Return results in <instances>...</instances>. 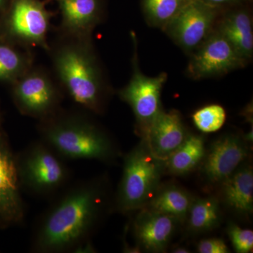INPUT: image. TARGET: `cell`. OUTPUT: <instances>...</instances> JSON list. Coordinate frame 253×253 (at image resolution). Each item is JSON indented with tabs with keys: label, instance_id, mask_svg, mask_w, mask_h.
I'll list each match as a JSON object with an SVG mask.
<instances>
[{
	"label": "cell",
	"instance_id": "obj_11",
	"mask_svg": "<svg viewBox=\"0 0 253 253\" xmlns=\"http://www.w3.org/2000/svg\"><path fill=\"white\" fill-rule=\"evenodd\" d=\"M218 9L200 0H189L164 29L186 51H194L212 33Z\"/></svg>",
	"mask_w": 253,
	"mask_h": 253
},
{
	"label": "cell",
	"instance_id": "obj_6",
	"mask_svg": "<svg viewBox=\"0 0 253 253\" xmlns=\"http://www.w3.org/2000/svg\"><path fill=\"white\" fill-rule=\"evenodd\" d=\"M51 16L41 0H9L0 39L22 47L39 46L49 51Z\"/></svg>",
	"mask_w": 253,
	"mask_h": 253
},
{
	"label": "cell",
	"instance_id": "obj_24",
	"mask_svg": "<svg viewBox=\"0 0 253 253\" xmlns=\"http://www.w3.org/2000/svg\"><path fill=\"white\" fill-rule=\"evenodd\" d=\"M227 234L236 253H249L253 250V232L250 229H244L235 224H229Z\"/></svg>",
	"mask_w": 253,
	"mask_h": 253
},
{
	"label": "cell",
	"instance_id": "obj_23",
	"mask_svg": "<svg viewBox=\"0 0 253 253\" xmlns=\"http://www.w3.org/2000/svg\"><path fill=\"white\" fill-rule=\"evenodd\" d=\"M226 118L225 110L217 104L201 108L192 116L195 126L204 133H212L219 130L224 126Z\"/></svg>",
	"mask_w": 253,
	"mask_h": 253
},
{
	"label": "cell",
	"instance_id": "obj_2",
	"mask_svg": "<svg viewBox=\"0 0 253 253\" xmlns=\"http://www.w3.org/2000/svg\"><path fill=\"white\" fill-rule=\"evenodd\" d=\"M38 132L40 139L63 160L110 163L121 154L109 134L81 112L59 109L40 121Z\"/></svg>",
	"mask_w": 253,
	"mask_h": 253
},
{
	"label": "cell",
	"instance_id": "obj_18",
	"mask_svg": "<svg viewBox=\"0 0 253 253\" xmlns=\"http://www.w3.org/2000/svg\"><path fill=\"white\" fill-rule=\"evenodd\" d=\"M194 198L185 189L171 184L159 186L144 208L170 216L179 223L186 222Z\"/></svg>",
	"mask_w": 253,
	"mask_h": 253
},
{
	"label": "cell",
	"instance_id": "obj_3",
	"mask_svg": "<svg viewBox=\"0 0 253 253\" xmlns=\"http://www.w3.org/2000/svg\"><path fill=\"white\" fill-rule=\"evenodd\" d=\"M65 37L53 53L56 76L75 103L90 112L102 113L108 91L91 38Z\"/></svg>",
	"mask_w": 253,
	"mask_h": 253
},
{
	"label": "cell",
	"instance_id": "obj_20",
	"mask_svg": "<svg viewBox=\"0 0 253 253\" xmlns=\"http://www.w3.org/2000/svg\"><path fill=\"white\" fill-rule=\"evenodd\" d=\"M0 39V82L13 84L32 68L29 53Z\"/></svg>",
	"mask_w": 253,
	"mask_h": 253
},
{
	"label": "cell",
	"instance_id": "obj_29",
	"mask_svg": "<svg viewBox=\"0 0 253 253\" xmlns=\"http://www.w3.org/2000/svg\"><path fill=\"white\" fill-rule=\"evenodd\" d=\"M0 117H1V111H0Z\"/></svg>",
	"mask_w": 253,
	"mask_h": 253
},
{
	"label": "cell",
	"instance_id": "obj_25",
	"mask_svg": "<svg viewBox=\"0 0 253 253\" xmlns=\"http://www.w3.org/2000/svg\"><path fill=\"white\" fill-rule=\"evenodd\" d=\"M200 253H230L226 243L220 239H204L197 246Z\"/></svg>",
	"mask_w": 253,
	"mask_h": 253
},
{
	"label": "cell",
	"instance_id": "obj_8",
	"mask_svg": "<svg viewBox=\"0 0 253 253\" xmlns=\"http://www.w3.org/2000/svg\"><path fill=\"white\" fill-rule=\"evenodd\" d=\"M134 59L130 81L118 94L121 99L130 106L136 118V131L144 138L162 111L161 91L167 81L168 75L161 73L156 77H148L141 72L137 59Z\"/></svg>",
	"mask_w": 253,
	"mask_h": 253
},
{
	"label": "cell",
	"instance_id": "obj_4",
	"mask_svg": "<svg viewBox=\"0 0 253 253\" xmlns=\"http://www.w3.org/2000/svg\"><path fill=\"white\" fill-rule=\"evenodd\" d=\"M164 161L151 153L144 139L126 155L121 182L114 200L118 212L127 214L146 206L159 188Z\"/></svg>",
	"mask_w": 253,
	"mask_h": 253
},
{
	"label": "cell",
	"instance_id": "obj_1",
	"mask_svg": "<svg viewBox=\"0 0 253 253\" xmlns=\"http://www.w3.org/2000/svg\"><path fill=\"white\" fill-rule=\"evenodd\" d=\"M107 182L103 178L68 186L43 213L32 236L36 253H78L91 242L109 207Z\"/></svg>",
	"mask_w": 253,
	"mask_h": 253
},
{
	"label": "cell",
	"instance_id": "obj_15",
	"mask_svg": "<svg viewBox=\"0 0 253 253\" xmlns=\"http://www.w3.org/2000/svg\"><path fill=\"white\" fill-rule=\"evenodd\" d=\"M61 14L63 35L89 39L101 14L100 0H57Z\"/></svg>",
	"mask_w": 253,
	"mask_h": 253
},
{
	"label": "cell",
	"instance_id": "obj_26",
	"mask_svg": "<svg viewBox=\"0 0 253 253\" xmlns=\"http://www.w3.org/2000/svg\"><path fill=\"white\" fill-rule=\"evenodd\" d=\"M205 4L210 5L213 7L219 9L221 6H228V5H234L239 4L244 0H200Z\"/></svg>",
	"mask_w": 253,
	"mask_h": 253
},
{
	"label": "cell",
	"instance_id": "obj_22",
	"mask_svg": "<svg viewBox=\"0 0 253 253\" xmlns=\"http://www.w3.org/2000/svg\"><path fill=\"white\" fill-rule=\"evenodd\" d=\"M189 0H142L145 16L151 24L165 28Z\"/></svg>",
	"mask_w": 253,
	"mask_h": 253
},
{
	"label": "cell",
	"instance_id": "obj_21",
	"mask_svg": "<svg viewBox=\"0 0 253 253\" xmlns=\"http://www.w3.org/2000/svg\"><path fill=\"white\" fill-rule=\"evenodd\" d=\"M221 219L220 205L214 197L194 199L186 221L194 233L212 230L219 225Z\"/></svg>",
	"mask_w": 253,
	"mask_h": 253
},
{
	"label": "cell",
	"instance_id": "obj_14",
	"mask_svg": "<svg viewBox=\"0 0 253 253\" xmlns=\"http://www.w3.org/2000/svg\"><path fill=\"white\" fill-rule=\"evenodd\" d=\"M189 133L178 111H161L144 138L151 153L166 161L185 140Z\"/></svg>",
	"mask_w": 253,
	"mask_h": 253
},
{
	"label": "cell",
	"instance_id": "obj_17",
	"mask_svg": "<svg viewBox=\"0 0 253 253\" xmlns=\"http://www.w3.org/2000/svg\"><path fill=\"white\" fill-rule=\"evenodd\" d=\"M217 30L229 41L243 59L248 61L252 58V18L247 10L236 9L228 13L219 21Z\"/></svg>",
	"mask_w": 253,
	"mask_h": 253
},
{
	"label": "cell",
	"instance_id": "obj_10",
	"mask_svg": "<svg viewBox=\"0 0 253 253\" xmlns=\"http://www.w3.org/2000/svg\"><path fill=\"white\" fill-rule=\"evenodd\" d=\"M246 62L225 37L216 30L195 50L187 70L191 77L201 79L226 74L244 67Z\"/></svg>",
	"mask_w": 253,
	"mask_h": 253
},
{
	"label": "cell",
	"instance_id": "obj_19",
	"mask_svg": "<svg viewBox=\"0 0 253 253\" xmlns=\"http://www.w3.org/2000/svg\"><path fill=\"white\" fill-rule=\"evenodd\" d=\"M204 138L188 134L181 146L164 161L165 171L174 175H184L194 170L206 154Z\"/></svg>",
	"mask_w": 253,
	"mask_h": 253
},
{
	"label": "cell",
	"instance_id": "obj_27",
	"mask_svg": "<svg viewBox=\"0 0 253 253\" xmlns=\"http://www.w3.org/2000/svg\"><path fill=\"white\" fill-rule=\"evenodd\" d=\"M172 253H190L189 250L184 249V248H176L172 251Z\"/></svg>",
	"mask_w": 253,
	"mask_h": 253
},
{
	"label": "cell",
	"instance_id": "obj_9",
	"mask_svg": "<svg viewBox=\"0 0 253 253\" xmlns=\"http://www.w3.org/2000/svg\"><path fill=\"white\" fill-rule=\"evenodd\" d=\"M21 193L16 154L0 128V228L6 229L23 222L26 209Z\"/></svg>",
	"mask_w": 253,
	"mask_h": 253
},
{
	"label": "cell",
	"instance_id": "obj_28",
	"mask_svg": "<svg viewBox=\"0 0 253 253\" xmlns=\"http://www.w3.org/2000/svg\"><path fill=\"white\" fill-rule=\"evenodd\" d=\"M9 1V0H0V11L5 9Z\"/></svg>",
	"mask_w": 253,
	"mask_h": 253
},
{
	"label": "cell",
	"instance_id": "obj_7",
	"mask_svg": "<svg viewBox=\"0 0 253 253\" xmlns=\"http://www.w3.org/2000/svg\"><path fill=\"white\" fill-rule=\"evenodd\" d=\"M12 85L13 100L21 114L41 121L60 109L61 92L42 70L31 68Z\"/></svg>",
	"mask_w": 253,
	"mask_h": 253
},
{
	"label": "cell",
	"instance_id": "obj_13",
	"mask_svg": "<svg viewBox=\"0 0 253 253\" xmlns=\"http://www.w3.org/2000/svg\"><path fill=\"white\" fill-rule=\"evenodd\" d=\"M178 221L174 218L147 208L139 210L133 222L136 244L151 253H163L167 249Z\"/></svg>",
	"mask_w": 253,
	"mask_h": 253
},
{
	"label": "cell",
	"instance_id": "obj_16",
	"mask_svg": "<svg viewBox=\"0 0 253 253\" xmlns=\"http://www.w3.org/2000/svg\"><path fill=\"white\" fill-rule=\"evenodd\" d=\"M223 201L238 215L249 217L253 211V171L242 164L220 184Z\"/></svg>",
	"mask_w": 253,
	"mask_h": 253
},
{
	"label": "cell",
	"instance_id": "obj_12",
	"mask_svg": "<svg viewBox=\"0 0 253 253\" xmlns=\"http://www.w3.org/2000/svg\"><path fill=\"white\" fill-rule=\"evenodd\" d=\"M246 143L236 134H228L213 143L202 161V173L210 184L220 185L242 164L249 155Z\"/></svg>",
	"mask_w": 253,
	"mask_h": 253
},
{
	"label": "cell",
	"instance_id": "obj_5",
	"mask_svg": "<svg viewBox=\"0 0 253 253\" xmlns=\"http://www.w3.org/2000/svg\"><path fill=\"white\" fill-rule=\"evenodd\" d=\"M16 166L21 191L39 197L56 194L71 179L64 160L41 139L16 154Z\"/></svg>",
	"mask_w": 253,
	"mask_h": 253
}]
</instances>
